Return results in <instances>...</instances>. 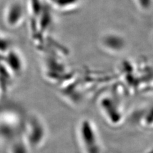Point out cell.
<instances>
[{
    "instance_id": "1",
    "label": "cell",
    "mask_w": 153,
    "mask_h": 153,
    "mask_svg": "<svg viewBox=\"0 0 153 153\" xmlns=\"http://www.w3.org/2000/svg\"><path fill=\"white\" fill-rule=\"evenodd\" d=\"M81 123L79 129V142L82 153H103L102 141L94 126L89 121Z\"/></svg>"
},
{
    "instance_id": "2",
    "label": "cell",
    "mask_w": 153,
    "mask_h": 153,
    "mask_svg": "<svg viewBox=\"0 0 153 153\" xmlns=\"http://www.w3.org/2000/svg\"><path fill=\"white\" fill-rule=\"evenodd\" d=\"M146 153H153V149H151V150H150V151H147V152H146Z\"/></svg>"
}]
</instances>
